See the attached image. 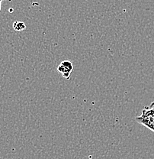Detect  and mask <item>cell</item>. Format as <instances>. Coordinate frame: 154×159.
Instances as JSON below:
<instances>
[{
    "label": "cell",
    "instance_id": "1",
    "mask_svg": "<svg viewBox=\"0 0 154 159\" xmlns=\"http://www.w3.org/2000/svg\"><path fill=\"white\" fill-rule=\"evenodd\" d=\"M57 70L59 74H62L64 78L69 80L73 70V64L69 61H64L58 66Z\"/></svg>",
    "mask_w": 154,
    "mask_h": 159
},
{
    "label": "cell",
    "instance_id": "2",
    "mask_svg": "<svg viewBox=\"0 0 154 159\" xmlns=\"http://www.w3.org/2000/svg\"><path fill=\"white\" fill-rule=\"evenodd\" d=\"M136 120L139 123L147 127L154 132V116H140L136 118Z\"/></svg>",
    "mask_w": 154,
    "mask_h": 159
},
{
    "label": "cell",
    "instance_id": "3",
    "mask_svg": "<svg viewBox=\"0 0 154 159\" xmlns=\"http://www.w3.org/2000/svg\"><path fill=\"white\" fill-rule=\"evenodd\" d=\"M140 116H154V102H152L150 107H146L143 109Z\"/></svg>",
    "mask_w": 154,
    "mask_h": 159
},
{
    "label": "cell",
    "instance_id": "4",
    "mask_svg": "<svg viewBox=\"0 0 154 159\" xmlns=\"http://www.w3.org/2000/svg\"><path fill=\"white\" fill-rule=\"evenodd\" d=\"M13 29L16 31H22L26 29V25L23 21H15L13 23Z\"/></svg>",
    "mask_w": 154,
    "mask_h": 159
},
{
    "label": "cell",
    "instance_id": "5",
    "mask_svg": "<svg viewBox=\"0 0 154 159\" xmlns=\"http://www.w3.org/2000/svg\"><path fill=\"white\" fill-rule=\"evenodd\" d=\"M2 0H0V11H1V5H2Z\"/></svg>",
    "mask_w": 154,
    "mask_h": 159
},
{
    "label": "cell",
    "instance_id": "6",
    "mask_svg": "<svg viewBox=\"0 0 154 159\" xmlns=\"http://www.w3.org/2000/svg\"><path fill=\"white\" fill-rule=\"evenodd\" d=\"M2 1H4V0H2Z\"/></svg>",
    "mask_w": 154,
    "mask_h": 159
}]
</instances>
